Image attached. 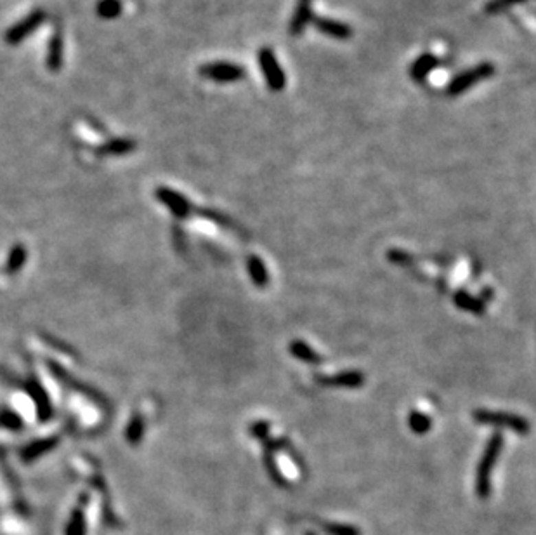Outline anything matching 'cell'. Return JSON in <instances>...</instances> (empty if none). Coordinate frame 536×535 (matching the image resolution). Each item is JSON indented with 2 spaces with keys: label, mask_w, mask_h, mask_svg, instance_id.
Returning a JSON list of instances; mask_svg holds the SVG:
<instances>
[{
  "label": "cell",
  "mask_w": 536,
  "mask_h": 535,
  "mask_svg": "<svg viewBox=\"0 0 536 535\" xmlns=\"http://www.w3.org/2000/svg\"><path fill=\"white\" fill-rule=\"evenodd\" d=\"M200 75L208 80L219 82V84H231V82H240L247 77L245 68L236 63L227 61H214L200 66Z\"/></svg>",
  "instance_id": "3"
},
{
  "label": "cell",
  "mask_w": 536,
  "mask_h": 535,
  "mask_svg": "<svg viewBox=\"0 0 536 535\" xmlns=\"http://www.w3.org/2000/svg\"><path fill=\"white\" fill-rule=\"evenodd\" d=\"M314 26L320 33H323L325 37L335 39V41H349L353 37V28L347 23L337 21V19L323 18V16H316L313 18Z\"/></svg>",
  "instance_id": "5"
},
{
  "label": "cell",
  "mask_w": 536,
  "mask_h": 535,
  "mask_svg": "<svg viewBox=\"0 0 536 535\" xmlns=\"http://www.w3.org/2000/svg\"><path fill=\"white\" fill-rule=\"evenodd\" d=\"M439 59L434 54H422L413 61V65L410 66V77L416 84H423L427 80V77L432 74V72L438 68Z\"/></svg>",
  "instance_id": "7"
},
{
  "label": "cell",
  "mask_w": 536,
  "mask_h": 535,
  "mask_svg": "<svg viewBox=\"0 0 536 535\" xmlns=\"http://www.w3.org/2000/svg\"><path fill=\"white\" fill-rule=\"evenodd\" d=\"M63 54H65V42L59 30H56L54 35L49 41L47 47V68L51 72H58L63 66Z\"/></svg>",
  "instance_id": "8"
},
{
  "label": "cell",
  "mask_w": 536,
  "mask_h": 535,
  "mask_svg": "<svg viewBox=\"0 0 536 535\" xmlns=\"http://www.w3.org/2000/svg\"><path fill=\"white\" fill-rule=\"evenodd\" d=\"M313 0H297L295 9H293L292 19H290L289 32L292 37H299L302 35L304 30L307 28L311 21H313Z\"/></svg>",
  "instance_id": "6"
},
{
  "label": "cell",
  "mask_w": 536,
  "mask_h": 535,
  "mask_svg": "<svg viewBox=\"0 0 536 535\" xmlns=\"http://www.w3.org/2000/svg\"><path fill=\"white\" fill-rule=\"evenodd\" d=\"M132 148H134V143L129 140H113L111 143H108L106 146L101 148L102 153H127V151H131Z\"/></svg>",
  "instance_id": "11"
},
{
  "label": "cell",
  "mask_w": 536,
  "mask_h": 535,
  "mask_svg": "<svg viewBox=\"0 0 536 535\" xmlns=\"http://www.w3.org/2000/svg\"><path fill=\"white\" fill-rule=\"evenodd\" d=\"M45 19H47V12H45L44 9H35V11H32L23 19H19L16 25H12L11 28L5 32V42L11 45L19 44V42H23L25 39H28L35 30L41 28L45 23Z\"/></svg>",
  "instance_id": "4"
},
{
  "label": "cell",
  "mask_w": 536,
  "mask_h": 535,
  "mask_svg": "<svg viewBox=\"0 0 536 535\" xmlns=\"http://www.w3.org/2000/svg\"><path fill=\"white\" fill-rule=\"evenodd\" d=\"M495 75V66L491 63L484 61L481 65H476L474 68H469V70L462 72L460 75H456L451 82L446 87V94L448 96H460L463 92H467L469 89L474 87L476 84L482 80H488Z\"/></svg>",
  "instance_id": "1"
},
{
  "label": "cell",
  "mask_w": 536,
  "mask_h": 535,
  "mask_svg": "<svg viewBox=\"0 0 536 535\" xmlns=\"http://www.w3.org/2000/svg\"><path fill=\"white\" fill-rule=\"evenodd\" d=\"M526 0H489L488 4H486L484 11L488 14H498V12H504L507 9L514 8V6L522 4Z\"/></svg>",
  "instance_id": "10"
},
{
  "label": "cell",
  "mask_w": 536,
  "mask_h": 535,
  "mask_svg": "<svg viewBox=\"0 0 536 535\" xmlns=\"http://www.w3.org/2000/svg\"><path fill=\"white\" fill-rule=\"evenodd\" d=\"M122 11H124V6H122L120 0H99L98 8H96V12L102 19L118 18Z\"/></svg>",
  "instance_id": "9"
},
{
  "label": "cell",
  "mask_w": 536,
  "mask_h": 535,
  "mask_svg": "<svg viewBox=\"0 0 536 535\" xmlns=\"http://www.w3.org/2000/svg\"><path fill=\"white\" fill-rule=\"evenodd\" d=\"M257 61H259L260 70H263L266 84L271 92H281L287 85V77H284L283 68L278 63L276 54L271 47H263L257 52Z\"/></svg>",
  "instance_id": "2"
}]
</instances>
